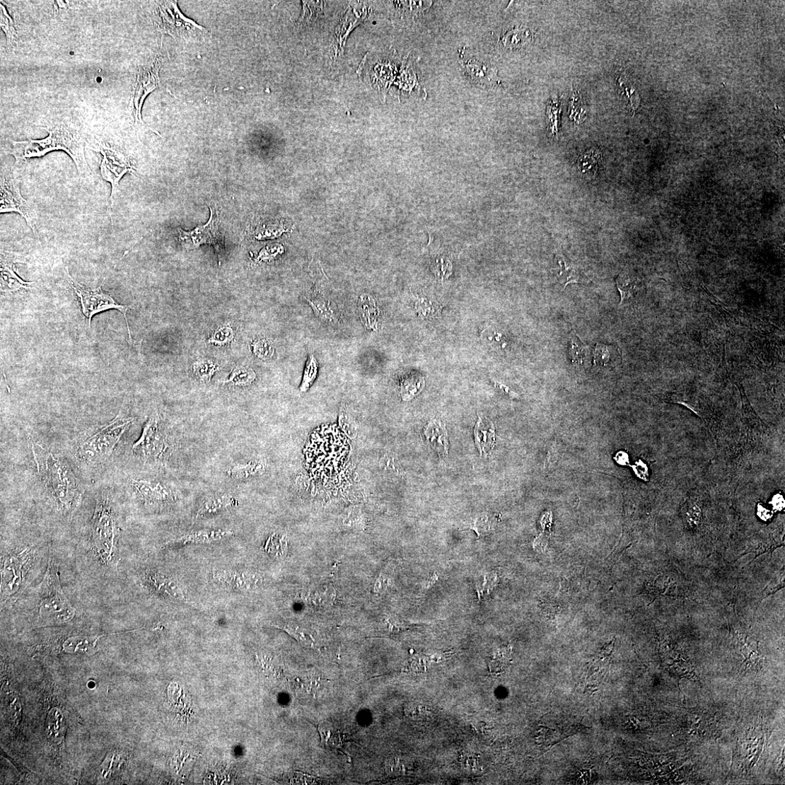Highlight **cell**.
<instances>
[{
  "label": "cell",
  "instance_id": "6da1fadb",
  "mask_svg": "<svg viewBox=\"0 0 785 785\" xmlns=\"http://www.w3.org/2000/svg\"><path fill=\"white\" fill-rule=\"evenodd\" d=\"M33 452L40 479L63 515H71L82 501L83 489L71 467L37 443H33Z\"/></svg>",
  "mask_w": 785,
  "mask_h": 785
},
{
  "label": "cell",
  "instance_id": "7a4b0ae2",
  "mask_svg": "<svg viewBox=\"0 0 785 785\" xmlns=\"http://www.w3.org/2000/svg\"><path fill=\"white\" fill-rule=\"evenodd\" d=\"M40 128L48 133L47 138L42 140L12 141L13 149L11 153L15 157L16 165L29 159L45 156L49 152L62 150L71 157L81 176L91 178V170L86 158V141L80 133L61 124Z\"/></svg>",
  "mask_w": 785,
  "mask_h": 785
},
{
  "label": "cell",
  "instance_id": "3957f363",
  "mask_svg": "<svg viewBox=\"0 0 785 785\" xmlns=\"http://www.w3.org/2000/svg\"><path fill=\"white\" fill-rule=\"evenodd\" d=\"M120 533L114 500L110 494H103L97 500L91 530L92 551L103 565L116 566Z\"/></svg>",
  "mask_w": 785,
  "mask_h": 785
},
{
  "label": "cell",
  "instance_id": "277c9868",
  "mask_svg": "<svg viewBox=\"0 0 785 785\" xmlns=\"http://www.w3.org/2000/svg\"><path fill=\"white\" fill-rule=\"evenodd\" d=\"M134 421L119 413L115 418L88 433L75 452L76 459L86 465H97L106 461L114 453L122 436Z\"/></svg>",
  "mask_w": 785,
  "mask_h": 785
},
{
  "label": "cell",
  "instance_id": "5b68a950",
  "mask_svg": "<svg viewBox=\"0 0 785 785\" xmlns=\"http://www.w3.org/2000/svg\"><path fill=\"white\" fill-rule=\"evenodd\" d=\"M37 595L35 608L42 620L62 623L74 617L75 610L62 589L59 566L52 557Z\"/></svg>",
  "mask_w": 785,
  "mask_h": 785
},
{
  "label": "cell",
  "instance_id": "8992f818",
  "mask_svg": "<svg viewBox=\"0 0 785 785\" xmlns=\"http://www.w3.org/2000/svg\"><path fill=\"white\" fill-rule=\"evenodd\" d=\"M173 448L160 414L153 412L149 417L139 439L134 444V454L146 462H163L170 457Z\"/></svg>",
  "mask_w": 785,
  "mask_h": 785
},
{
  "label": "cell",
  "instance_id": "52a82bcc",
  "mask_svg": "<svg viewBox=\"0 0 785 785\" xmlns=\"http://www.w3.org/2000/svg\"><path fill=\"white\" fill-rule=\"evenodd\" d=\"M66 277L71 286L76 296L80 299L82 310L84 316L88 320L89 327H91L92 318L95 314L100 312L106 311L110 309H116L120 311L125 319L127 324V332L130 344H136L134 342L129 327V324L127 318V312L131 308L130 306H124L118 303L112 296L105 293L102 291V284L106 279H104L103 284L95 289H88L80 283L77 282L69 273V269L66 267Z\"/></svg>",
  "mask_w": 785,
  "mask_h": 785
},
{
  "label": "cell",
  "instance_id": "ba28073f",
  "mask_svg": "<svg viewBox=\"0 0 785 785\" xmlns=\"http://www.w3.org/2000/svg\"><path fill=\"white\" fill-rule=\"evenodd\" d=\"M6 213H16L21 215L35 233V223L37 219V205L21 196L20 178L15 171L1 178L0 214Z\"/></svg>",
  "mask_w": 785,
  "mask_h": 785
},
{
  "label": "cell",
  "instance_id": "9c48e42d",
  "mask_svg": "<svg viewBox=\"0 0 785 785\" xmlns=\"http://www.w3.org/2000/svg\"><path fill=\"white\" fill-rule=\"evenodd\" d=\"M93 149L97 150L102 154L101 175L105 180L110 182L112 185V194L109 199L111 204L108 208V214L112 224H114L112 209L119 190L120 181L125 174L128 173H134V168L131 165L127 156L119 149L97 141L94 144Z\"/></svg>",
  "mask_w": 785,
  "mask_h": 785
},
{
  "label": "cell",
  "instance_id": "30bf717a",
  "mask_svg": "<svg viewBox=\"0 0 785 785\" xmlns=\"http://www.w3.org/2000/svg\"><path fill=\"white\" fill-rule=\"evenodd\" d=\"M211 218L205 225L198 226L190 231L179 228V240L187 249L197 248L202 245H213L219 257V264H221L222 253L224 251L223 238L220 232V214L216 207H209Z\"/></svg>",
  "mask_w": 785,
  "mask_h": 785
},
{
  "label": "cell",
  "instance_id": "8fae6325",
  "mask_svg": "<svg viewBox=\"0 0 785 785\" xmlns=\"http://www.w3.org/2000/svg\"><path fill=\"white\" fill-rule=\"evenodd\" d=\"M157 24L160 30L174 38L191 37L202 35L207 31L194 21L182 14L175 2L162 3L157 10Z\"/></svg>",
  "mask_w": 785,
  "mask_h": 785
},
{
  "label": "cell",
  "instance_id": "7c38bea8",
  "mask_svg": "<svg viewBox=\"0 0 785 785\" xmlns=\"http://www.w3.org/2000/svg\"><path fill=\"white\" fill-rule=\"evenodd\" d=\"M161 68V59L157 58L153 62L146 65L140 69L137 75L136 82L134 86L132 100H131L130 103L131 107H132V113L135 118L136 126L141 124L151 129L153 132L160 136H161L159 133H157L156 131L147 127L144 122L141 112L146 97L158 88L160 85L159 72Z\"/></svg>",
  "mask_w": 785,
  "mask_h": 785
},
{
  "label": "cell",
  "instance_id": "4fadbf2b",
  "mask_svg": "<svg viewBox=\"0 0 785 785\" xmlns=\"http://www.w3.org/2000/svg\"><path fill=\"white\" fill-rule=\"evenodd\" d=\"M31 554L28 549L8 554L2 559V600L16 593L23 584Z\"/></svg>",
  "mask_w": 785,
  "mask_h": 785
},
{
  "label": "cell",
  "instance_id": "5bb4252c",
  "mask_svg": "<svg viewBox=\"0 0 785 785\" xmlns=\"http://www.w3.org/2000/svg\"><path fill=\"white\" fill-rule=\"evenodd\" d=\"M305 299L314 314L325 323L337 327L340 322V312L326 285L318 284L305 295Z\"/></svg>",
  "mask_w": 785,
  "mask_h": 785
},
{
  "label": "cell",
  "instance_id": "9a60e30c",
  "mask_svg": "<svg viewBox=\"0 0 785 785\" xmlns=\"http://www.w3.org/2000/svg\"><path fill=\"white\" fill-rule=\"evenodd\" d=\"M129 482L141 501L148 506H161L175 500L173 489L161 482L130 479Z\"/></svg>",
  "mask_w": 785,
  "mask_h": 785
},
{
  "label": "cell",
  "instance_id": "2e32d148",
  "mask_svg": "<svg viewBox=\"0 0 785 785\" xmlns=\"http://www.w3.org/2000/svg\"><path fill=\"white\" fill-rule=\"evenodd\" d=\"M22 259L19 255L13 252L1 251V261H0V272H1V291L3 293H15L22 289H29L34 281H25L15 272V265L21 263Z\"/></svg>",
  "mask_w": 785,
  "mask_h": 785
},
{
  "label": "cell",
  "instance_id": "e0dca14e",
  "mask_svg": "<svg viewBox=\"0 0 785 785\" xmlns=\"http://www.w3.org/2000/svg\"><path fill=\"white\" fill-rule=\"evenodd\" d=\"M214 577L219 585L235 591L254 589L261 582L259 575L249 571L219 570Z\"/></svg>",
  "mask_w": 785,
  "mask_h": 785
},
{
  "label": "cell",
  "instance_id": "ac0fdd59",
  "mask_svg": "<svg viewBox=\"0 0 785 785\" xmlns=\"http://www.w3.org/2000/svg\"><path fill=\"white\" fill-rule=\"evenodd\" d=\"M143 581L151 592L164 598L183 600L185 593L178 584L167 575L156 569H147Z\"/></svg>",
  "mask_w": 785,
  "mask_h": 785
},
{
  "label": "cell",
  "instance_id": "d6986e66",
  "mask_svg": "<svg viewBox=\"0 0 785 785\" xmlns=\"http://www.w3.org/2000/svg\"><path fill=\"white\" fill-rule=\"evenodd\" d=\"M426 439L440 458L449 453L448 434L441 421H431L424 430Z\"/></svg>",
  "mask_w": 785,
  "mask_h": 785
},
{
  "label": "cell",
  "instance_id": "ffe728a7",
  "mask_svg": "<svg viewBox=\"0 0 785 785\" xmlns=\"http://www.w3.org/2000/svg\"><path fill=\"white\" fill-rule=\"evenodd\" d=\"M357 308L359 318L366 329L376 331L378 329L380 309L376 299L371 295L364 293L358 299Z\"/></svg>",
  "mask_w": 785,
  "mask_h": 785
},
{
  "label": "cell",
  "instance_id": "44dd1931",
  "mask_svg": "<svg viewBox=\"0 0 785 785\" xmlns=\"http://www.w3.org/2000/svg\"><path fill=\"white\" fill-rule=\"evenodd\" d=\"M233 535L231 531L200 530L180 536L168 542V545L179 546L188 544L211 543Z\"/></svg>",
  "mask_w": 785,
  "mask_h": 785
},
{
  "label": "cell",
  "instance_id": "7402d4cb",
  "mask_svg": "<svg viewBox=\"0 0 785 785\" xmlns=\"http://www.w3.org/2000/svg\"><path fill=\"white\" fill-rule=\"evenodd\" d=\"M238 504V501L233 496L226 494L209 496L202 503L196 517L212 516L229 508L237 506Z\"/></svg>",
  "mask_w": 785,
  "mask_h": 785
},
{
  "label": "cell",
  "instance_id": "603a6c76",
  "mask_svg": "<svg viewBox=\"0 0 785 785\" xmlns=\"http://www.w3.org/2000/svg\"><path fill=\"white\" fill-rule=\"evenodd\" d=\"M475 441L481 454L488 455L494 447L495 427L487 417H479L475 430Z\"/></svg>",
  "mask_w": 785,
  "mask_h": 785
},
{
  "label": "cell",
  "instance_id": "cb8c5ba5",
  "mask_svg": "<svg viewBox=\"0 0 785 785\" xmlns=\"http://www.w3.org/2000/svg\"><path fill=\"white\" fill-rule=\"evenodd\" d=\"M266 468L267 465L264 461L254 460L232 465L227 470V475L233 480L244 481L263 475Z\"/></svg>",
  "mask_w": 785,
  "mask_h": 785
},
{
  "label": "cell",
  "instance_id": "d4e9b609",
  "mask_svg": "<svg viewBox=\"0 0 785 785\" xmlns=\"http://www.w3.org/2000/svg\"><path fill=\"white\" fill-rule=\"evenodd\" d=\"M467 74L478 84L490 86L496 81L494 69L479 61H469L464 65Z\"/></svg>",
  "mask_w": 785,
  "mask_h": 785
},
{
  "label": "cell",
  "instance_id": "484cf974",
  "mask_svg": "<svg viewBox=\"0 0 785 785\" xmlns=\"http://www.w3.org/2000/svg\"><path fill=\"white\" fill-rule=\"evenodd\" d=\"M424 378L420 376L408 375L401 382V396L404 401L409 402L415 397L424 387Z\"/></svg>",
  "mask_w": 785,
  "mask_h": 785
},
{
  "label": "cell",
  "instance_id": "4316f807",
  "mask_svg": "<svg viewBox=\"0 0 785 785\" xmlns=\"http://www.w3.org/2000/svg\"><path fill=\"white\" fill-rule=\"evenodd\" d=\"M558 257L560 265L559 278L561 279V283L564 284L565 287L569 283L584 282V274L577 267L569 263L564 257H560V256Z\"/></svg>",
  "mask_w": 785,
  "mask_h": 785
},
{
  "label": "cell",
  "instance_id": "83f0119b",
  "mask_svg": "<svg viewBox=\"0 0 785 785\" xmlns=\"http://www.w3.org/2000/svg\"><path fill=\"white\" fill-rule=\"evenodd\" d=\"M256 379L255 371L250 368L240 366L235 368L228 380L224 383H229L235 386H248L251 385Z\"/></svg>",
  "mask_w": 785,
  "mask_h": 785
},
{
  "label": "cell",
  "instance_id": "f1b7e54d",
  "mask_svg": "<svg viewBox=\"0 0 785 785\" xmlns=\"http://www.w3.org/2000/svg\"><path fill=\"white\" fill-rule=\"evenodd\" d=\"M319 371V364L315 356L310 355L306 363L303 380L300 386L301 392L308 390L311 385L315 381Z\"/></svg>",
  "mask_w": 785,
  "mask_h": 785
},
{
  "label": "cell",
  "instance_id": "f546056e",
  "mask_svg": "<svg viewBox=\"0 0 785 785\" xmlns=\"http://www.w3.org/2000/svg\"><path fill=\"white\" fill-rule=\"evenodd\" d=\"M194 373L201 382H209L219 371V366L213 361L201 360L194 364Z\"/></svg>",
  "mask_w": 785,
  "mask_h": 785
},
{
  "label": "cell",
  "instance_id": "4dcf8cb0",
  "mask_svg": "<svg viewBox=\"0 0 785 785\" xmlns=\"http://www.w3.org/2000/svg\"><path fill=\"white\" fill-rule=\"evenodd\" d=\"M616 282L617 289L621 296L620 304L625 301L632 299L639 291V286L637 281H632L617 277Z\"/></svg>",
  "mask_w": 785,
  "mask_h": 785
},
{
  "label": "cell",
  "instance_id": "1f68e13d",
  "mask_svg": "<svg viewBox=\"0 0 785 785\" xmlns=\"http://www.w3.org/2000/svg\"><path fill=\"white\" fill-rule=\"evenodd\" d=\"M1 13L0 25H1L2 29L6 35L8 46L11 48H14L17 45L18 35L14 28V23L11 17L8 15L6 8L4 6L3 2H1Z\"/></svg>",
  "mask_w": 785,
  "mask_h": 785
},
{
  "label": "cell",
  "instance_id": "d6a6232c",
  "mask_svg": "<svg viewBox=\"0 0 785 785\" xmlns=\"http://www.w3.org/2000/svg\"><path fill=\"white\" fill-rule=\"evenodd\" d=\"M530 32L526 29L516 28L508 32L503 39L504 45L508 47H518L526 44L530 39Z\"/></svg>",
  "mask_w": 785,
  "mask_h": 785
},
{
  "label": "cell",
  "instance_id": "836d02e7",
  "mask_svg": "<svg viewBox=\"0 0 785 785\" xmlns=\"http://www.w3.org/2000/svg\"><path fill=\"white\" fill-rule=\"evenodd\" d=\"M252 347L254 354L262 360L268 361L274 356V347L269 340L266 338L255 339Z\"/></svg>",
  "mask_w": 785,
  "mask_h": 785
},
{
  "label": "cell",
  "instance_id": "e575fe53",
  "mask_svg": "<svg viewBox=\"0 0 785 785\" xmlns=\"http://www.w3.org/2000/svg\"><path fill=\"white\" fill-rule=\"evenodd\" d=\"M599 158V153L595 150H592L582 156L579 160V169L582 173L594 175L598 169Z\"/></svg>",
  "mask_w": 785,
  "mask_h": 785
},
{
  "label": "cell",
  "instance_id": "d590c367",
  "mask_svg": "<svg viewBox=\"0 0 785 785\" xmlns=\"http://www.w3.org/2000/svg\"><path fill=\"white\" fill-rule=\"evenodd\" d=\"M284 630L288 634L293 636L298 643L306 647H311L313 645V640L312 636L308 634H306L300 627L293 626L291 624H286L282 627H278Z\"/></svg>",
  "mask_w": 785,
  "mask_h": 785
},
{
  "label": "cell",
  "instance_id": "8d00e7d4",
  "mask_svg": "<svg viewBox=\"0 0 785 785\" xmlns=\"http://www.w3.org/2000/svg\"><path fill=\"white\" fill-rule=\"evenodd\" d=\"M233 336L232 328L229 326H225L218 329L211 339L208 340V343L219 346L226 345L232 342Z\"/></svg>",
  "mask_w": 785,
  "mask_h": 785
},
{
  "label": "cell",
  "instance_id": "74e56055",
  "mask_svg": "<svg viewBox=\"0 0 785 785\" xmlns=\"http://www.w3.org/2000/svg\"><path fill=\"white\" fill-rule=\"evenodd\" d=\"M405 715L414 721H425L429 712L424 705L418 703H409L405 709Z\"/></svg>",
  "mask_w": 785,
  "mask_h": 785
},
{
  "label": "cell",
  "instance_id": "f35d334b",
  "mask_svg": "<svg viewBox=\"0 0 785 785\" xmlns=\"http://www.w3.org/2000/svg\"><path fill=\"white\" fill-rule=\"evenodd\" d=\"M403 765H401L400 760L396 758L394 760L388 761L385 765V770L388 774H401L404 771Z\"/></svg>",
  "mask_w": 785,
  "mask_h": 785
},
{
  "label": "cell",
  "instance_id": "ab89813d",
  "mask_svg": "<svg viewBox=\"0 0 785 785\" xmlns=\"http://www.w3.org/2000/svg\"><path fill=\"white\" fill-rule=\"evenodd\" d=\"M610 353L607 348H602V346L597 345L595 350V357L594 358V363L600 361V363L605 361L606 363L610 361Z\"/></svg>",
  "mask_w": 785,
  "mask_h": 785
},
{
  "label": "cell",
  "instance_id": "60d3db41",
  "mask_svg": "<svg viewBox=\"0 0 785 785\" xmlns=\"http://www.w3.org/2000/svg\"><path fill=\"white\" fill-rule=\"evenodd\" d=\"M772 505L775 510H782L784 508V501L783 496L780 494L775 495L772 500Z\"/></svg>",
  "mask_w": 785,
  "mask_h": 785
},
{
  "label": "cell",
  "instance_id": "b9f144b4",
  "mask_svg": "<svg viewBox=\"0 0 785 785\" xmlns=\"http://www.w3.org/2000/svg\"><path fill=\"white\" fill-rule=\"evenodd\" d=\"M783 587H784V583H779V584H777V586H773L772 585L770 584L767 588L766 591H764V594L765 595H764L763 598H767V596L770 595L771 594L775 593L777 591H778L779 590H780Z\"/></svg>",
  "mask_w": 785,
  "mask_h": 785
},
{
  "label": "cell",
  "instance_id": "7bdbcfd3",
  "mask_svg": "<svg viewBox=\"0 0 785 785\" xmlns=\"http://www.w3.org/2000/svg\"><path fill=\"white\" fill-rule=\"evenodd\" d=\"M757 514L759 516H760L762 519L765 521L769 520L772 516V513L769 510L762 507V506H758Z\"/></svg>",
  "mask_w": 785,
  "mask_h": 785
}]
</instances>
